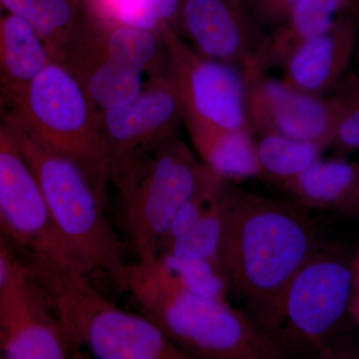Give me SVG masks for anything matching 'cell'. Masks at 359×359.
I'll return each instance as SVG.
<instances>
[{
	"mask_svg": "<svg viewBox=\"0 0 359 359\" xmlns=\"http://www.w3.org/2000/svg\"><path fill=\"white\" fill-rule=\"evenodd\" d=\"M218 264L228 294L245 301L266 334L282 325L283 295L316 252L313 224L294 207L224 183Z\"/></svg>",
	"mask_w": 359,
	"mask_h": 359,
	"instance_id": "cell-1",
	"label": "cell"
},
{
	"mask_svg": "<svg viewBox=\"0 0 359 359\" xmlns=\"http://www.w3.org/2000/svg\"><path fill=\"white\" fill-rule=\"evenodd\" d=\"M189 358L276 359L282 351L249 316L187 289L156 261L127 264L115 280Z\"/></svg>",
	"mask_w": 359,
	"mask_h": 359,
	"instance_id": "cell-2",
	"label": "cell"
},
{
	"mask_svg": "<svg viewBox=\"0 0 359 359\" xmlns=\"http://www.w3.org/2000/svg\"><path fill=\"white\" fill-rule=\"evenodd\" d=\"M7 132L36 177L54 223L85 273L104 271L116 280L126 264V243L106 216L107 195L84 168L47 147L0 107Z\"/></svg>",
	"mask_w": 359,
	"mask_h": 359,
	"instance_id": "cell-3",
	"label": "cell"
},
{
	"mask_svg": "<svg viewBox=\"0 0 359 359\" xmlns=\"http://www.w3.org/2000/svg\"><path fill=\"white\" fill-rule=\"evenodd\" d=\"M210 168L178 136L110 170L123 223L139 261H154L174 217Z\"/></svg>",
	"mask_w": 359,
	"mask_h": 359,
	"instance_id": "cell-4",
	"label": "cell"
},
{
	"mask_svg": "<svg viewBox=\"0 0 359 359\" xmlns=\"http://www.w3.org/2000/svg\"><path fill=\"white\" fill-rule=\"evenodd\" d=\"M0 106L47 147L76 161L107 195L98 108L62 61L52 59L18 93L0 99Z\"/></svg>",
	"mask_w": 359,
	"mask_h": 359,
	"instance_id": "cell-5",
	"label": "cell"
},
{
	"mask_svg": "<svg viewBox=\"0 0 359 359\" xmlns=\"http://www.w3.org/2000/svg\"><path fill=\"white\" fill-rule=\"evenodd\" d=\"M87 276H66L43 285L76 348L86 347L100 359H190L152 320L118 308Z\"/></svg>",
	"mask_w": 359,
	"mask_h": 359,
	"instance_id": "cell-6",
	"label": "cell"
},
{
	"mask_svg": "<svg viewBox=\"0 0 359 359\" xmlns=\"http://www.w3.org/2000/svg\"><path fill=\"white\" fill-rule=\"evenodd\" d=\"M0 229L42 283L87 275L54 223L39 181L7 132L1 114Z\"/></svg>",
	"mask_w": 359,
	"mask_h": 359,
	"instance_id": "cell-7",
	"label": "cell"
},
{
	"mask_svg": "<svg viewBox=\"0 0 359 359\" xmlns=\"http://www.w3.org/2000/svg\"><path fill=\"white\" fill-rule=\"evenodd\" d=\"M160 33L166 75L178 92L183 115L222 128L250 131L245 73L202 55L169 25H161Z\"/></svg>",
	"mask_w": 359,
	"mask_h": 359,
	"instance_id": "cell-8",
	"label": "cell"
},
{
	"mask_svg": "<svg viewBox=\"0 0 359 359\" xmlns=\"http://www.w3.org/2000/svg\"><path fill=\"white\" fill-rule=\"evenodd\" d=\"M0 346L8 359L75 358L48 292L29 264L15 257L0 299Z\"/></svg>",
	"mask_w": 359,
	"mask_h": 359,
	"instance_id": "cell-9",
	"label": "cell"
},
{
	"mask_svg": "<svg viewBox=\"0 0 359 359\" xmlns=\"http://www.w3.org/2000/svg\"><path fill=\"white\" fill-rule=\"evenodd\" d=\"M174 29L202 55L245 74L259 72L269 37L248 0H182Z\"/></svg>",
	"mask_w": 359,
	"mask_h": 359,
	"instance_id": "cell-10",
	"label": "cell"
},
{
	"mask_svg": "<svg viewBox=\"0 0 359 359\" xmlns=\"http://www.w3.org/2000/svg\"><path fill=\"white\" fill-rule=\"evenodd\" d=\"M183 105L166 74L151 76L131 102L99 111V132L108 176L112 168L176 136Z\"/></svg>",
	"mask_w": 359,
	"mask_h": 359,
	"instance_id": "cell-11",
	"label": "cell"
},
{
	"mask_svg": "<svg viewBox=\"0 0 359 359\" xmlns=\"http://www.w3.org/2000/svg\"><path fill=\"white\" fill-rule=\"evenodd\" d=\"M247 75V116L254 136L276 133L323 148L332 145L335 113L328 97L294 88L266 73Z\"/></svg>",
	"mask_w": 359,
	"mask_h": 359,
	"instance_id": "cell-12",
	"label": "cell"
},
{
	"mask_svg": "<svg viewBox=\"0 0 359 359\" xmlns=\"http://www.w3.org/2000/svg\"><path fill=\"white\" fill-rule=\"evenodd\" d=\"M353 271L337 259L314 252L290 280L282 306V323L318 346L346 313L353 299Z\"/></svg>",
	"mask_w": 359,
	"mask_h": 359,
	"instance_id": "cell-13",
	"label": "cell"
},
{
	"mask_svg": "<svg viewBox=\"0 0 359 359\" xmlns=\"http://www.w3.org/2000/svg\"><path fill=\"white\" fill-rule=\"evenodd\" d=\"M56 59L72 71L99 111L131 102L145 86L142 71L106 53L90 18H82Z\"/></svg>",
	"mask_w": 359,
	"mask_h": 359,
	"instance_id": "cell-14",
	"label": "cell"
},
{
	"mask_svg": "<svg viewBox=\"0 0 359 359\" xmlns=\"http://www.w3.org/2000/svg\"><path fill=\"white\" fill-rule=\"evenodd\" d=\"M355 41V22L342 14L327 32L290 52L280 67L283 81L302 92L325 96L341 80Z\"/></svg>",
	"mask_w": 359,
	"mask_h": 359,
	"instance_id": "cell-15",
	"label": "cell"
},
{
	"mask_svg": "<svg viewBox=\"0 0 359 359\" xmlns=\"http://www.w3.org/2000/svg\"><path fill=\"white\" fill-rule=\"evenodd\" d=\"M183 123L203 162L226 181L264 177L250 131L222 128L188 115Z\"/></svg>",
	"mask_w": 359,
	"mask_h": 359,
	"instance_id": "cell-16",
	"label": "cell"
},
{
	"mask_svg": "<svg viewBox=\"0 0 359 359\" xmlns=\"http://www.w3.org/2000/svg\"><path fill=\"white\" fill-rule=\"evenodd\" d=\"M52 59L48 46L28 21L0 13V99L18 93Z\"/></svg>",
	"mask_w": 359,
	"mask_h": 359,
	"instance_id": "cell-17",
	"label": "cell"
},
{
	"mask_svg": "<svg viewBox=\"0 0 359 359\" xmlns=\"http://www.w3.org/2000/svg\"><path fill=\"white\" fill-rule=\"evenodd\" d=\"M347 4L348 0H297L287 18L269 32L259 72L282 67L297 46L330 29L342 15Z\"/></svg>",
	"mask_w": 359,
	"mask_h": 359,
	"instance_id": "cell-18",
	"label": "cell"
},
{
	"mask_svg": "<svg viewBox=\"0 0 359 359\" xmlns=\"http://www.w3.org/2000/svg\"><path fill=\"white\" fill-rule=\"evenodd\" d=\"M359 182V166L342 159H318L285 187L299 202L309 207L342 205Z\"/></svg>",
	"mask_w": 359,
	"mask_h": 359,
	"instance_id": "cell-19",
	"label": "cell"
},
{
	"mask_svg": "<svg viewBox=\"0 0 359 359\" xmlns=\"http://www.w3.org/2000/svg\"><path fill=\"white\" fill-rule=\"evenodd\" d=\"M104 50L111 58L151 76L166 74L167 56L159 32L108 25L90 16Z\"/></svg>",
	"mask_w": 359,
	"mask_h": 359,
	"instance_id": "cell-20",
	"label": "cell"
},
{
	"mask_svg": "<svg viewBox=\"0 0 359 359\" xmlns=\"http://www.w3.org/2000/svg\"><path fill=\"white\" fill-rule=\"evenodd\" d=\"M0 6L28 21L54 58L60 55L82 20L78 0H0Z\"/></svg>",
	"mask_w": 359,
	"mask_h": 359,
	"instance_id": "cell-21",
	"label": "cell"
},
{
	"mask_svg": "<svg viewBox=\"0 0 359 359\" xmlns=\"http://www.w3.org/2000/svg\"><path fill=\"white\" fill-rule=\"evenodd\" d=\"M257 154L264 177L280 180L283 183L294 178L320 159L325 148L283 135H257Z\"/></svg>",
	"mask_w": 359,
	"mask_h": 359,
	"instance_id": "cell-22",
	"label": "cell"
},
{
	"mask_svg": "<svg viewBox=\"0 0 359 359\" xmlns=\"http://www.w3.org/2000/svg\"><path fill=\"white\" fill-rule=\"evenodd\" d=\"M155 261L187 289L210 299H226L228 287L218 264L172 254L160 255Z\"/></svg>",
	"mask_w": 359,
	"mask_h": 359,
	"instance_id": "cell-23",
	"label": "cell"
},
{
	"mask_svg": "<svg viewBox=\"0 0 359 359\" xmlns=\"http://www.w3.org/2000/svg\"><path fill=\"white\" fill-rule=\"evenodd\" d=\"M222 193L223 190L218 198L210 205L192 230L177 241L163 254L208 259L218 264L219 245L223 229L224 208Z\"/></svg>",
	"mask_w": 359,
	"mask_h": 359,
	"instance_id": "cell-24",
	"label": "cell"
},
{
	"mask_svg": "<svg viewBox=\"0 0 359 359\" xmlns=\"http://www.w3.org/2000/svg\"><path fill=\"white\" fill-rule=\"evenodd\" d=\"M226 181V180L221 175L210 168L195 192L186 201L185 204L182 205L170 224L169 229L163 238L160 255L167 252L177 241L192 230L210 205L218 198Z\"/></svg>",
	"mask_w": 359,
	"mask_h": 359,
	"instance_id": "cell-25",
	"label": "cell"
},
{
	"mask_svg": "<svg viewBox=\"0 0 359 359\" xmlns=\"http://www.w3.org/2000/svg\"><path fill=\"white\" fill-rule=\"evenodd\" d=\"M332 90L334 94L328 97L337 118L332 144L344 150H359V79L351 75Z\"/></svg>",
	"mask_w": 359,
	"mask_h": 359,
	"instance_id": "cell-26",
	"label": "cell"
},
{
	"mask_svg": "<svg viewBox=\"0 0 359 359\" xmlns=\"http://www.w3.org/2000/svg\"><path fill=\"white\" fill-rule=\"evenodd\" d=\"M91 16L108 25L159 32L161 23L145 0H92Z\"/></svg>",
	"mask_w": 359,
	"mask_h": 359,
	"instance_id": "cell-27",
	"label": "cell"
},
{
	"mask_svg": "<svg viewBox=\"0 0 359 359\" xmlns=\"http://www.w3.org/2000/svg\"><path fill=\"white\" fill-rule=\"evenodd\" d=\"M248 2L259 25L271 32L287 18L297 0H248Z\"/></svg>",
	"mask_w": 359,
	"mask_h": 359,
	"instance_id": "cell-28",
	"label": "cell"
},
{
	"mask_svg": "<svg viewBox=\"0 0 359 359\" xmlns=\"http://www.w3.org/2000/svg\"><path fill=\"white\" fill-rule=\"evenodd\" d=\"M145 2L161 25H169L175 28L182 0H145Z\"/></svg>",
	"mask_w": 359,
	"mask_h": 359,
	"instance_id": "cell-29",
	"label": "cell"
},
{
	"mask_svg": "<svg viewBox=\"0 0 359 359\" xmlns=\"http://www.w3.org/2000/svg\"><path fill=\"white\" fill-rule=\"evenodd\" d=\"M14 259H15V255L13 248L6 241L0 238V299L6 287Z\"/></svg>",
	"mask_w": 359,
	"mask_h": 359,
	"instance_id": "cell-30",
	"label": "cell"
},
{
	"mask_svg": "<svg viewBox=\"0 0 359 359\" xmlns=\"http://www.w3.org/2000/svg\"><path fill=\"white\" fill-rule=\"evenodd\" d=\"M341 207L344 208V210H347V211L359 212V182L353 195L349 197V199L347 200Z\"/></svg>",
	"mask_w": 359,
	"mask_h": 359,
	"instance_id": "cell-31",
	"label": "cell"
},
{
	"mask_svg": "<svg viewBox=\"0 0 359 359\" xmlns=\"http://www.w3.org/2000/svg\"><path fill=\"white\" fill-rule=\"evenodd\" d=\"M353 287H355L356 294H359V254L356 257L353 269Z\"/></svg>",
	"mask_w": 359,
	"mask_h": 359,
	"instance_id": "cell-32",
	"label": "cell"
},
{
	"mask_svg": "<svg viewBox=\"0 0 359 359\" xmlns=\"http://www.w3.org/2000/svg\"><path fill=\"white\" fill-rule=\"evenodd\" d=\"M349 306H351L353 316H355L356 320L359 321V294H355V297L351 299Z\"/></svg>",
	"mask_w": 359,
	"mask_h": 359,
	"instance_id": "cell-33",
	"label": "cell"
},
{
	"mask_svg": "<svg viewBox=\"0 0 359 359\" xmlns=\"http://www.w3.org/2000/svg\"><path fill=\"white\" fill-rule=\"evenodd\" d=\"M0 238H4V240L6 241V238H4V235H2L1 229H0Z\"/></svg>",
	"mask_w": 359,
	"mask_h": 359,
	"instance_id": "cell-34",
	"label": "cell"
},
{
	"mask_svg": "<svg viewBox=\"0 0 359 359\" xmlns=\"http://www.w3.org/2000/svg\"><path fill=\"white\" fill-rule=\"evenodd\" d=\"M0 358H2L1 346H0Z\"/></svg>",
	"mask_w": 359,
	"mask_h": 359,
	"instance_id": "cell-35",
	"label": "cell"
}]
</instances>
